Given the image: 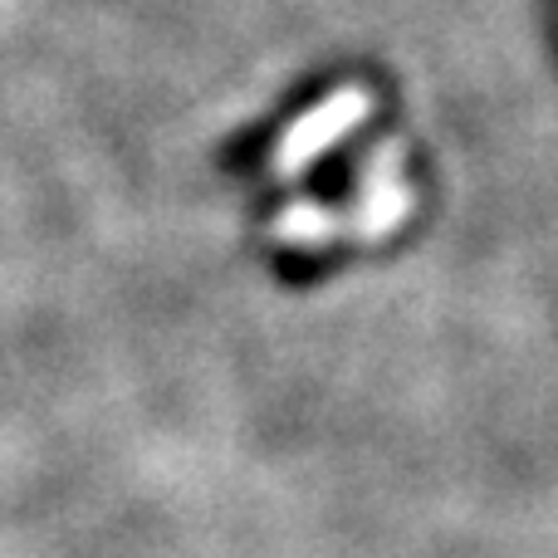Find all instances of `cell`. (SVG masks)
<instances>
[{
	"label": "cell",
	"instance_id": "obj_1",
	"mask_svg": "<svg viewBox=\"0 0 558 558\" xmlns=\"http://www.w3.org/2000/svg\"><path fill=\"white\" fill-rule=\"evenodd\" d=\"M367 113H373V98H367L363 88H338V94L328 98V104H318L304 123L289 128V137L279 143V153H275V172L279 177L304 172L324 147H333L338 137H343L353 123H363Z\"/></svg>",
	"mask_w": 558,
	"mask_h": 558
}]
</instances>
